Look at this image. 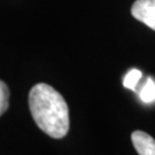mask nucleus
<instances>
[{"label": "nucleus", "mask_w": 155, "mask_h": 155, "mask_svg": "<svg viewBox=\"0 0 155 155\" xmlns=\"http://www.w3.org/2000/svg\"><path fill=\"white\" fill-rule=\"evenodd\" d=\"M29 107L38 127L55 139L69 130V109L66 100L55 89L45 83L35 85L29 93Z\"/></svg>", "instance_id": "obj_1"}, {"label": "nucleus", "mask_w": 155, "mask_h": 155, "mask_svg": "<svg viewBox=\"0 0 155 155\" xmlns=\"http://www.w3.org/2000/svg\"><path fill=\"white\" fill-rule=\"evenodd\" d=\"M132 16L155 30V0H136L131 7Z\"/></svg>", "instance_id": "obj_2"}, {"label": "nucleus", "mask_w": 155, "mask_h": 155, "mask_svg": "<svg viewBox=\"0 0 155 155\" xmlns=\"http://www.w3.org/2000/svg\"><path fill=\"white\" fill-rule=\"evenodd\" d=\"M131 140L139 155H155V140L144 131H133Z\"/></svg>", "instance_id": "obj_3"}, {"label": "nucleus", "mask_w": 155, "mask_h": 155, "mask_svg": "<svg viewBox=\"0 0 155 155\" xmlns=\"http://www.w3.org/2000/svg\"><path fill=\"white\" fill-rule=\"evenodd\" d=\"M139 97L146 104H150L155 101V83L152 78H147L143 89L139 92Z\"/></svg>", "instance_id": "obj_4"}, {"label": "nucleus", "mask_w": 155, "mask_h": 155, "mask_svg": "<svg viewBox=\"0 0 155 155\" xmlns=\"http://www.w3.org/2000/svg\"><path fill=\"white\" fill-rule=\"evenodd\" d=\"M140 78H141V71L138 69H131L123 79V85H124V87L134 91Z\"/></svg>", "instance_id": "obj_5"}, {"label": "nucleus", "mask_w": 155, "mask_h": 155, "mask_svg": "<svg viewBox=\"0 0 155 155\" xmlns=\"http://www.w3.org/2000/svg\"><path fill=\"white\" fill-rule=\"evenodd\" d=\"M8 98H9L8 87L2 81H0V116L8 108Z\"/></svg>", "instance_id": "obj_6"}]
</instances>
